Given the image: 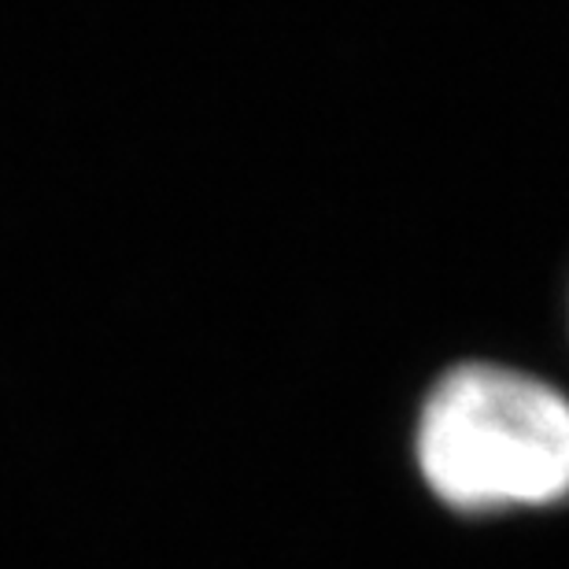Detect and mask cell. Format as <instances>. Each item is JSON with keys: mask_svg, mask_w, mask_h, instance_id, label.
<instances>
[{"mask_svg": "<svg viewBox=\"0 0 569 569\" xmlns=\"http://www.w3.org/2000/svg\"><path fill=\"white\" fill-rule=\"evenodd\" d=\"M411 443L422 485L455 515L569 503V396L537 373L503 362L443 370Z\"/></svg>", "mask_w": 569, "mask_h": 569, "instance_id": "obj_1", "label": "cell"}]
</instances>
